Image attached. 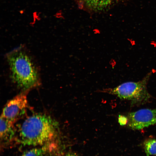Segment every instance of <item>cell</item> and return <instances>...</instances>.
<instances>
[{
	"instance_id": "5b68a950",
	"label": "cell",
	"mask_w": 156,
	"mask_h": 156,
	"mask_svg": "<svg viewBox=\"0 0 156 156\" xmlns=\"http://www.w3.org/2000/svg\"><path fill=\"white\" fill-rule=\"evenodd\" d=\"M25 93H22L10 100L3 108L1 116L14 123L23 114L27 106Z\"/></svg>"
},
{
	"instance_id": "3957f363",
	"label": "cell",
	"mask_w": 156,
	"mask_h": 156,
	"mask_svg": "<svg viewBox=\"0 0 156 156\" xmlns=\"http://www.w3.org/2000/svg\"><path fill=\"white\" fill-rule=\"evenodd\" d=\"M153 71L137 82H127L111 89L110 92L120 99L130 101L132 105H138L148 102L151 97L147 86Z\"/></svg>"
},
{
	"instance_id": "30bf717a",
	"label": "cell",
	"mask_w": 156,
	"mask_h": 156,
	"mask_svg": "<svg viewBox=\"0 0 156 156\" xmlns=\"http://www.w3.org/2000/svg\"><path fill=\"white\" fill-rule=\"evenodd\" d=\"M118 122L121 126H123L127 124L128 118L125 116L119 115L118 117Z\"/></svg>"
},
{
	"instance_id": "9c48e42d",
	"label": "cell",
	"mask_w": 156,
	"mask_h": 156,
	"mask_svg": "<svg viewBox=\"0 0 156 156\" xmlns=\"http://www.w3.org/2000/svg\"><path fill=\"white\" fill-rule=\"evenodd\" d=\"M48 148L47 146L45 145L33 148L24 153L21 156H43L47 152Z\"/></svg>"
},
{
	"instance_id": "8992f818",
	"label": "cell",
	"mask_w": 156,
	"mask_h": 156,
	"mask_svg": "<svg viewBox=\"0 0 156 156\" xmlns=\"http://www.w3.org/2000/svg\"><path fill=\"white\" fill-rule=\"evenodd\" d=\"M14 124L1 116L0 137L1 141L3 142H8L13 138L15 133Z\"/></svg>"
},
{
	"instance_id": "8fae6325",
	"label": "cell",
	"mask_w": 156,
	"mask_h": 156,
	"mask_svg": "<svg viewBox=\"0 0 156 156\" xmlns=\"http://www.w3.org/2000/svg\"><path fill=\"white\" fill-rule=\"evenodd\" d=\"M65 156H78L76 154L74 153L70 152L67 153Z\"/></svg>"
},
{
	"instance_id": "52a82bcc",
	"label": "cell",
	"mask_w": 156,
	"mask_h": 156,
	"mask_svg": "<svg viewBox=\"0 0 156 156\" xmlns=\"http://www.w3.org/2000/svg\"><path fill=\"white\" fill-rule=\"evenodd\" d=\"M143 145L146 156L156 155V139H148L144 142Z\"/></svg>"
},
{
	"instance_id": "277c9868",
	"label": "cell",
	"mask_w": 156,
	"mask_h": 156,
	"mask_svg": "<svg viewBox=\"0 0 156 156\" xmlns=\"http://www.w3.org/2000/svg\"><path fill=\"white\" fill-rule=\"evenodd\" d=\"M128 126L133 130H140L156 125V109H142L128 114Z\"/></svg>"
},
{
	"instance_id": "7a4b0ae2",
	"label": "cell",
	"mask_w": 156,
	"mask_h": 156,
	"mask_svg": "<svg viewBox=\"0 0 156 156\" xmlns=\"http://www.w3.org/2000/svg\"><path fill=\"white\" fill-rule=\"evenodd\" d=\"M12 79L19 87L27 90L36 86L39 74L31 58L21 48L14 50L7 55Z\"/></svg>"
},
{
	"instance_id": "ba28073f",
	"label": "cell",
	"mask_w": 156,
	"mask_h": 156,
	"mask_svg": "<svg viewBox=\"0 0 156 156\" xmlns=\"http://www.w3.org/2000/svg\"><path fill=\"white\" fill-rule=\"evenodd\" d=\"M90 7L96 9H103L110 4L112 0H84Z\"/></svg>"
},
{
	"instance_id": "6da1fadb",
	"label": "cell",
	"mask_w": 156,
	"mask_h": 156,
	"mask_svg": "<svg viewBox=\"0 0 156 156\" xmlns=\"http://www.w3.org/2000/svg\"><path fill=\"white\" fill-rule=\"evenodd\" d=\"M58 127L57 123L48 116L33 115L26 118L21 125L18 140L24 145H43L55 136Z\"/></svg>"
}]
</instances>
